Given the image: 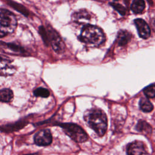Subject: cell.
<instances>
[{
	"label": "cell",
	"mask_w": 155,
	"mask_h": 155,
	"mask_svg": "<svg viewBox=\"0 0 155 155\" xmlns=\"http://www.w3.org/2000/svg\"><path fill=\"white\" fill-rule=\"evenodd\" d=\"M84 119L88 125L99 136H102L107 129V117L105 113L99 108H91L87 110Z\"/></svg>",
	"instance_id": "6da1fadb"
},
{
	"label": "cell",
	"mask_w": 155,
	"mask_h": 155,
	"mask_svg": "<svg viewBox=\"0 0 155 155\" xmlns=\"http://www.w3.org/2000/svg\"><path fill=\"white\" fill-rule=\"evenodd\" d=\"M80 39L87 45L97 47L104 42L105 35L99 27L89 24L85 25L82 28Z\"/></svg>",
	"instance_id": "7a4b0ae2"
},
{
	"label": "cell",
	"mask_w": 155,
	"mask_h": 155,
	"mask_svg": "<svg viewBox=\"0 0 155 155\" xmlns=\"http://www.w3.org/2000/svg\"><path fill=\"white\" fill-rule=\"evenodd\" d=\"M17 24V19L13 13L5 9H0V38L13 33Z\"/></svg>",
	"instance_id": "3957f363"
},
{
	"label": "cell",
	"mask_w": 155,
	"mask_h": 155,
	"mask_svg": "<svg viewBox=\"0 0 155 155\" xmlns=\"http://www.w3.org/2000/svg\"><path fill=\"white\" fill-rule=\"evenodd\" d=\"M64 133L74 141L82 143L88 139L85 131L78 125L72 123H64L59 124Z\"/></svg>",
	"instance_id": "277c9868"
},
{
	"label": "cell",
	"mask_w": 155,
	"mask_h": 155,
	"mask_svg": "<svg viewBox=\"0 0 155 155\" xmlns=\"http://www.w3.org/2000/svg\"><path fill=\"white\" fill-rule=\"evenodd\" d=\"M46 30L49 43H50L54 51L59 54L64 53L65 47L59 35L50 25L47 26Z\"/></svg>",
	"instance_id": "5b68a950"
},
{
	"label": "cell",
	"mask_w": 155,
	"mask_h": 155,
	"mask_svg": "<svg viewBox=\"0 0 155 155\" xmlns=\"http://www.w3.org/2000/svg\"><path fill=\"white\" fill-rule=\"evenodd\" d=\"M93 19L92 14L87 10H79L72 15V20L78 24L89 25Z\"/></svg>",
	"instance_id": "8992f818"
},
{
	"label": "cell",
	"mask_w": 155,
	"mask_h": 155,
	"mask_svg": "<svg viewBox=\"0 0 155 155\" xmlns=\"http://www.w3.org/2000/svg\"><path fill=\"white\" fill-rule=\"evenodd\" d=\"M35 143L39 146H47L52 142V136L48 129L42 130L36 133L34 137Z\"/></svg>",
	"instance_id": "52a82bcc"
},
{
	"label": "cell",
	"mask_w": 155,
	"mask_h": 155,
	"mask_svg": "<svg viewBox=\"0 0 155 155\" xmlns=\"http://www.w3.org/2000/svg\"><path fill=\"white\" fill-rule=\"evenodd\" d=\"M145 153V146L140 141H134L129 143L127 147V155H143Z\"/></svg>",
	"instance_id": "ba28073f"
},
{
	"label": "cell",
	"mask_w": 155,
	"mask_h": 155,
	"mask_svg": "<svg viewBox=\"0 0 155 155\" xmlns=\"http://www.w3.org/2000/svg\"><path fill=\"white\" fill-rule=\"evenodd\" d=\"M134 24L139 36L143 39H147L151 35V30L149 25L142 19H136L134 20Z\"/></svg>",
	"instance_id": "9c48e42d"
},
{
	"label": "cell",
	"mask_w": 155,
	"mask_h": 155,
	"mask_svg": "<svg viewBox=\"0 0 155 155\" xmlns=\"http://www.w3.org/2000/svg\"><path fill=\"white\" fill-rule=\"evenodd\" d=\"M25 125V122H18L15 124H8L5 125H2L0 127V131L5 132V133H8V132H12L16 131L18 129H20L22 128L24 125Z\"/></svg>",
	"instance_id": "30bf717a"
},
{
	"label": "cell",
	"mask_w": 155,
	"mask_h": 155,
	"mask_svg": "<svg viewBox=\"0 0 155 155\" xmlns=\"http://www.w3.org/2000/svg\"><path fill=\"white\" fill-rule=\"evenodd\" d=\"M131 35L127 30H120L117 35V42L119 45L123 46L128 43L131 39Z\"/></svg>",
	"instance_id": "8fae6325"
},
{
	"label": "cell",
	"mask_w": 155,
	"mask_h": 155,
	"mask_svg": "<svg viewBox=\"0 0 155 155\" xmlns=\"http://www.w3.org/2000/svg\"><path fill=\"white\" fill-rule=\"evenodd\" d=\"M136 129L139 132L145 134H151L152 131L151 127L147 122L144 120H139L137 124L136 125Z\"/></svg>",
	"instance_id": "7c38bea8"
},
{
	"label": "cell",
	"mask_w": 155,
	"mask_h": 155,
	"mask_svg": "<svg viewBox=\"0 0 155 155\" xmlns=\"http://www.w3.org/2000/svg\"><path fill=\"white\" fill-rule=\"evenodd\" d=\"M145 7V1L143 0H133L131 5V9L134 13H142Z\"/></svg>",
	"instance_id": "4fadbf2b"
},
{
	"label": "cell",
	"mask_w": 155,
	"mask_h": 155,
	"mask_svg": "<svg viewBox=\"0 0 155 155\" xmlns=\"http://www.w3.org/2000/svg\"><path fill=\"white\" fill-rule=\"evenodd\" d=\"M13 97V91L9 88H3L0 90V102H8Z\"/></svg>",
	"instance_id": "5bb4252c"
},
{
	"label": "cell",
	"mask_w": 155,
	"mask_h": 155,
	"mask_svg": "<svg viewBox=\"0 0 155 155\" xmlns=\"http://www.w3.org/2000/svg\"><path fill=\"white\" fill-rule=\"evenodd\" d=\"M8 4L10 7H12L13 8H14L18 12L21 13L23 15H24L25 16H28L29 12L24 5H22L19 3H17L16 2L12 1H8Z\"/></svg>",
	"instance_id": "9a60e30c"
},
{
	"label": "cell",
	"mask_w": 155,
	"mask_h": 155,
	"mask_svg": "<svg viewBox=\"0 0 155 155\" xmlns=\"http://www.w3.org/2000/svg\"><path fill=\"white\" fill-rule=\"evenodd\" d=\"M139 107L142 111L149 113L153 110V105L151 102L146 98H142L139 101Z\"/></svg>",
	"instance_id": "2e32d148"
},
{
	"label": "cell",
	"mask_w": 155,
	"mask_h": 155,
	"mask_svg": "<svg viewBox=\"0 0 155 155\" xmlns=\"http://www.w3.org/2000/svg\"><path fill=\"white\" fill-rule=\"evenodd\" d=\"M143 93L148 98H154L155 96V85L152 84L143 89Z\"/></svg>",
	"instance_id": "e0dca14e"
},
{
	"label": "cell",
	"mask_w": 155,
	"mask_h": 155,
	"mask_svg": "<svg viewBox=\"0 0 155 155\" xmlns=\"http://www.w3.org/2000/svg\"><path fill=\"white\" fill-rule=\"evenodd\" d=\"M35 96H39V97H47L50 96V92L49 91L44 88L42 87H39L36 88L34 92H33Z\"/></svg>",
	"instance_id": "ac0fdd59"
},
{
	"label": "cell",
	"mask_w": 155,
	"mask_h": 155,
	"mask_svg": "<svg viewBox=\"0 0 155 155\" xmlns=\"http://www.w3.org/2000/svg\"><path fill=\"white\" fill-rule=\"evenodd\" d=\"M5 45L9 50H10L11 51H12L15 53H23L25 51L22 47H21V46H19L17 44H13V43H7L5 44Z\"/></svg>",
	"instance_id": "d6986e66"
},
{
	"label": "cell",
	"mask_w": 155,
	"mask_h": 155,
	"mask_svg": "<svg viewBox=\"0 0 155 155\" xmlns=\"http://www.w3.org/2000/svg\"><path fill=\"white\" fill-rule=\"evenodd\" d=\"M39 33L41 36L42 37V40H43L44 42L45 43V44L48 45L49 44V41H48V38L47 30L43 26H40L39 28Z\"/></svg>",
	"instance_id": "ffe728a7"
},
{
	"label": "cell",
	"mask_w": 155,
	"mask_h": 155,
	"mask_svg": "<svg viewBox=\"0 0 155 155\" xmlns=\"http://www.w3.org/2000/svg\"><path fill=\"white\" fill-rule=\"evenodd\" d=\"M117 11L120 15H124L126 13V8L123 5H120V4L116 3V2H112L110 4Z\"/></svg>",
	"instance_id": "44dd1931"
},
{
	"label": "cell",
	"mask_w": 155,
	"mask_h": 155,
	"mask_svg": "<svg viewBox=\"0 0 155 155\" xmlns=\"http://www.w3.org/2000/svg\"><path fill=\"white\" fill-rule=\"evenodd\" d=\"M116 1H118V0H116ZM123 1H124V2L125 4H128L129 2V1H130V0H123Z\"/></svg>",
	"instance_id": "7402d4cb"
}]
</instances>
